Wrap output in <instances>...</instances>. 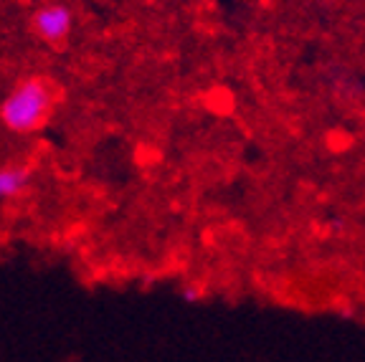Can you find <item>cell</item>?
I'll return each mask as SVG.
<instances>
[{
  "mask_svg": "<svg viewBox=\"0 0 365 362\" xmlns=\"http://www.w3.org/2000/svg\"><path fill=\"white\" fill-rule=\"evenodd\" d=\"M53 109L51 84L43 76L18 81L0 102V125L16 135H29L43 125Z\"/></svg>",
  "mask_w": 365,
  "mask_h": 362,
  "instance_id": "cell-1",
  "label": "cell"
},
{
  "mask_svg": "<svg viewBox=\"0 0 365 362\" xmlns=\"http://www.w3.org/2000/svg\"><path fill=\"white\" fill-rule=\"evenodd\" d=\"M71 26H74V16L63 3L41 6L31 16V31L36 33V38H41L48 46H61L71 33Z\"/></svg>",
  "mask_w": 365,
  "mask_h": 362,
  "instance_id": "cell-2",
  "label": "cell"
},
{
  "mask_svg": "<svg viewBox=\"0 0 365 362\" xmlns=\"http://www.w3.org/2000/svg\"><path fill=\"white\" fill-rule=\"evenodd\" d=\"M31 182V167H21V165H3L0 167V200L16 198L18 192H23Z\"/></svg>",
  "mask_w": 365,
  "mask_h": 362,
  "instance_id": "cell-3",
  "label": "cell"
},
{
  "mask_svg": "<svg viewBox=\"0 0 365 362\" xmlns=\"http://www.w3.org/2000/svg\"><path fill=\"white\" fill-rule=\"evenodd\" d=\"M200 296V291L198 289H193V286H188V289H182V299L185 301H195Z\"/></svg>",
  "mask_w": 365,
  "mask_h": 362,
  "instance_id": "cell-4",
  "label": "cell"
}]
</instances>
